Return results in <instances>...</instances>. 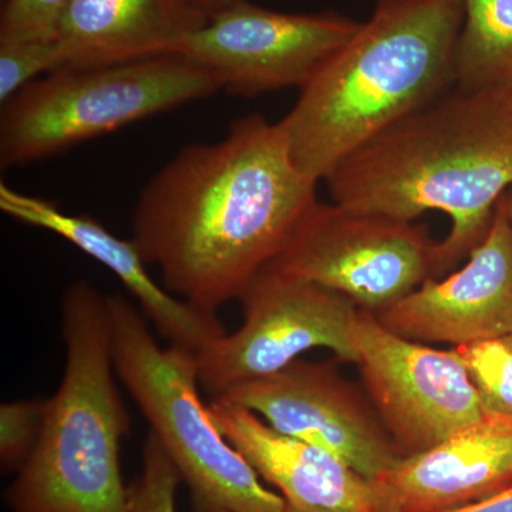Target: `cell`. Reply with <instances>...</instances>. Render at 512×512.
I'll return each instance as SVG.
<instances>
[{
	"label": "cell",
	"mask_w": 512,
	"mask_h": 512,
	"mask_svg": "<svg viewBox=\"0 0 512 512\" xmlns=\"http://www.w3.org/2000/svg\"><path fill=\"white\" fill-rule=\"evenodd\" d=\"M281 124L242 117L215 143L185 146L138 195L133 241L164 288L202 311L239 301L318 202Z\"/></svg>",
	"instance_id": "1"
},
{
	"label": "cell",
	"mask_w": 512,
	"mask_h": 512,
	"mask_svg": "<svg viewBox=\"0 0 512 512\" xmlns=\"http://www.w3.org/2000/svg\"><path fill=\"white\" fill-rule=\"evenodd\" d=\"M325 181L350 210L402 221L446 214L434 269L446 274L484 241L512 187V86L456 87L343 158Z\"/></svg>",
	"instance_id": "2"
},
{
	"label": "cell",
	"mask_w": 512,
	"mask_h": 512,
	"mask_svg": "<svg viewBox=\"0 0 512 512\" xmlns=\"http://www.w3.org/2000/svg\"><path fill=\"white\" fill-rule=\"evenodd\" d=\"M461 0H379L375 12L301 89L279 121L312 180L456 84Z\"/></svg>",
	"instance_id": "3"
},
{
	"label": "cell",
	"mask_w": 512,
	"mask_h": 512,
	"mask_svg": "<svg viewBox=\"0 0 512 512\" xmlns=\"http://www.w3.org/2000/svg\"><path fill=\"white\" fill-rule=\"evenodd\" d=\"M62 333V382L6 501L12 512H128L120 448L130 416L114 380L106 295L86 281L69 285Z\"/></svg>",
	"instance_id": "4"
},
{
	"label": "cell",
	"mask_w": 512,
	"mask_h": 512,
	"mask_svg": "<svg viewBox=\"0 0 512 512\" xmlns=\"http://www.w3.org/2000/svg\"><path fill=\"white\" fill-rule=\"evenodd\" d=\"M106 302L116 375L190 488L195 511L284 512L285 498L266 490L202 403L197 352L161 348L126 298Z\"/></svg>",
	"instance_id": "5"
},
{
	"label": "cell",
	"mask_w": 512,
	"mask_h": 512,
	"mask_svg": "<svg viewBox=\"0 0 512 512\" xmlns=\"http://www.w3.org/2000/svg\"><path fill=\"white\" fill-rule=\"evenodd\" d=\"M220 90L214 74L180 53L64 67L2 104L0 163H36Z\"/></svg>",
	"instance_id": "6"
},
{
	"label": "cell",
	"mask_w": 512,
	"mask_h": 512,
	"mask_svg": "<svg viewBox=\"0 0 512 512\" xmlns=\"http://www.w3.org/2000/svg\"><path fill=\"white\" fill-rule=\"evenodd\" d=\"M436 251L437 242L414 221L318 201L268 268L377 315L434 278Z\"/></svg>",
	"instance_id": "7"
},
{
	"label": "cell",
	"mask_w": 512,
	"mask_h": 512,
	"mask_svg": "<svg viewBox=\"0 0 512 512\" xmlns=\"http://www.w3.org/2000/svg\"><path fill=\"white\" fill-rule=\"evenodd\" d=\"M244 322L197 352L200 384L212 399L274 375L315 348L357 363L360 308L346 296L266 268L242 293Z\"/></svg>",
	"instance_id": "8"
},
{
	"label": "cell",
	"mask_w": 512,
	"mask_h": 512,
	"mask_svg": "<svg viewBox=\"0 0 512 512\" xmlns=\"http://www.w3.org/2000/svg\"><path fill=\"white\" fill-rule=\"evenodd\" d=\"M355 342L367 396L403 457L439 446L487 414L456 349L402 338L362 309Z\"/></svg>",
	"instance_id": "9"
},
{
	"label": "cell",
	"mask_w": 512,
	"mask_h": 512,
	"mask_svg": "<svg viewBox=\"0 0 512 512\" xmlns=\"http://www.w3.org/2000/svg\"><path fill=\"white\" fill-rule=\"evenodd\" d=\"M362 23L338 13H285L248 0L212 18L180 55L214 74L221 90L258 96L302 89Z\"/></svg>",
	"instance_id": "10"
},
{
	"label": "cell",
	"mask_w": 512,
	"mask_h": 512,
	"mask_svg": "<svg viewBox=\"0 0 512 512\" xmlns=\"http://www.w3.org/2000/svg\"><path fill=\"white\" fill-rule=\"evenodd\" d=\"M217 399L251 410L281 433L325 448L370 481L403 457L367 393L346 379L333 360H295Z\"/></svg>",
	"instance_id": "11"
},
{
	"label": "cell",
	"mask_w": 512,
	"mask_h": 512,
	"mask_svg": "<svg viewBox=\"0 0 512 512\" xmlns=\"http://www.w3.org/2000/svg\"><path fill=\"white\" fill-rule=\"evenodd\" d=\"M376 318L402 338L456 348L512 335V218L503 198L460 271L427 279Z\"/></svg>",
	"instance_id": "12"
},
{
	"label": "cell",
	"mask_w": 512,
	"mask_h": 512,
	"mask_svg": "<svg viewBox=\"0 0 512 512\" xmlns=\"http://www.w3.org/2000/svg\"><path fill=\"white\" fill-rule=\"evenodd\" d=\"M210 412L225 439L259 477L281 490L286 503L333 512H394L376 481L325 448L281 433L225 399H212Z\"/></svg>",
	"instance_id": "13"
},
{
	"label": "cell",
	"mask_w": 512,
	"mask_h": 512,
	"mask_svg": "<svg viewBox=\"0 0 512 512\" xmlns=\"http://www.w3.org/2000/svg\"><path fill=\"white\" fill-rule=\"evenodd\" d=\"M376 483L394 512H453L512 485V417L487 413L439 446L402 457Z\"/></svg>",
	"instance_id": "14"
},
{
	"label": "cell",
	"mask_w": 512,
	"mask_h": 512,
	"mask_svg": "<svg viewBox=\"0 0 512 512\" xmlns=\"http://www.w3.org/2000/svg\"><path fill=\"white\" fill-rule=\"evenodd\" d=\"M0 210L23 224L47 229L109 268L140 305L141 312L170 345L200 352L227 333L215 312L202 311L174 296L148 275L133 239H121L87 215L63 212L55 204L0 184Z\"/></svg>",
	"instance_id": "15"
},
{
	"label": "cell",
	"mask_w": 512,
	"mask_h": 512,
	"mask_svg": "<svg viewBox=\"0 0 512 512\" xmlns=\"http://www.w3.org/2000/svg\"><path fill=\"white\" fill-rule=\"evenodd\" d=\"M210 20L191 0H70L55 39L66 67L106 66L178 53Z\"/></svg>",
	"instance_id": "16"
},
{
	"label": "cell",
	"mask_w": 512,
	"mask_h": 512,
	"mask_svg": "<svg viewBox=\"0 0 512 512\" xmlns=\"http://www.w3.org/2000/svg\"><path fill=\"white\" fill-rule=\"evenodd\" d=\"M463 23L454 55L464 92L512 86V0H461Z\"/></svg>",
	"instance_id": "17"
},
{
	"label": "cell",
	"mask_w": 512,
	"mask_h": 512,
	"mask_svg": "<svg viewBox=\"0 0 512 512\" xmlns=\"http://www.w3.org/2000/svg\"><path fill=\"white\" fill-rule=\"evenodd\" d=\"M485 412L512 417V335L458 346Z\"/></svg>",
	"instance_id": "18"
},
{
	"label": "cell",
	"mask_w": 512,
	"mask_h": 512,
	"mask_svg": "<svg viewBox=\"0 0 512 512\" xmlns=\"http://www.w3.org/2000/svg\"><path fill=\"white\" fill-rule=\"evenodd\" d=\"M64 67L55 36L0 42V103L5 104L30 83Z\"/></svg>",
	"instance_id": "19"
},
{
	"label": "cell",
	"mask_w": 512,
	"mask_h": 512,
	"mask_svg": "<svg viewBox=\"0 0 512 512\" xmlns=\"http://www.w3.org/2000/svg\"><path fill=\"white\" fill-rule=\"evenodd\" d=\"M180 474L154 434L143 447V470L128 488V512H177L175 495Z\"/></svg>",
	"instance_id": "20"
},
{
	"label": "cell",
	"mask_w": 512,
	"mask_h": 512,
	"mask_svg": "<svg viewBox=\"0 0 512 512\" xmlns=\"http://www.w3.org/2000/svg\"><path fill=\"white\" fill-rule=\"evenodd\" d=\"M45 400H19L0 407V463L6 473L19 471L35 448Z\"/></svg>",
	"instance_id": "21"
},
{
	"label": "cell",
	"mask_w": 512,
	"mask_h": 512,
	"mask_svg": "<svg viewBox=\"0 0 512 512\" xmlns=\"http://www.w3.org/2000/svg\"><path fill=\"white\" fill-rule=\"evenodd\" d=\"M70 0H3L0 42L55 36L57 20Z\"/></svg>",
	"instance_id": "22"
},
{
	"label": "cell",
	"mask_w": 512,
	"mask_h": 512,
	"mask_svg": "<svg viewBox=\"0 0 512 512\" xmlns=\"http://www.w3.org/2000/svg\"><path fill=\"white\" fill-rule=\"evenodd\" d=\"M453 512H512V485L501 493L491 495V497Z\"/></svg>",
	"instance_id": "23"
},
{
	"label": "cell",
	"mask_w": 512,
	"mask_h": 512,
	"mask_svg": "<svg viewBox=\"0 0 512 512\" xmlns=\"http://www.w3.org/2000/svg\"><path fill=\"white\" fill-rule=\"evenodd\" d=\"M201 12H204L208 18L212 19L215 16L221 15L225 10L234 8L244 0H191Z\"/></svg>",
	"instance_id": "24"
},
{
	"label": "cell",
	"mask_w": 512,
	"mask_h": 512,
	"mask_svg": "<svg viewBox=\"0 0 512 512\" xmlns=\"http://www.w3.org/2000/svg\"><path fill=\"white\" fill-rule=\"evenodd\" d=\"M284 512H333V511L315 510V508L295 507V505L286 503Z\"/></svg>",
	"instance_id": "25"
},
{
	"label": "cell",
	"mask_w": 512,
	"mask_h": 512,
	"mask_svg": "<svg viewBox=\"0 0 512 512\" xmlns=\"http://www.w3.org/2000/svg\"><path fill=\"white\" fill-rule=\"evenodd\" d=\"M503 202L505 205V210H507L508 215H510V217L512 218V187L510 188V190L505 192Z\"/></svg>",
	"instance_id": "26"
}]
</instances>
